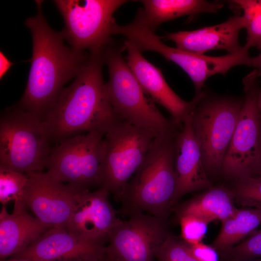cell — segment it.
I'll return each mask as SVG.
<instances>
[{"mask_svg": "<svg viewBox=\"0 0 261 261\" xmlns=\"http://www.w3.org/2000/svg\"><path fill=\"white\" fill-rule=\"evenodd\" d=\"M36 3L37 14L25 21L32 36V55L26 87L18 104L44 121L64 85L76 77L90 53L66 45L62 32L52 29L44 17L43 1Z\"/></svg>", "mask_w": 261, "mask_h": 261, "instance_id": "obj_1", "label": "cell"}, {"mask_svg": "<svg viewBox=\"0 0 261 261\" xmlns=\"http://www.w3.org/2000/svg\"><path fill=\"white\" fill-rule=\"evenodd\" d=\"M102 53L89 54L72 83L63 88L43 121L51 142L88 132L104 135L123 121L107 93Z\"/></svg>", "mask_w": 261, "mask_h": 261, "instance_id": "obj_2", "label": "cell"}, {"mask_svg": "<svg viewBox=\"0 0 261 261\" xmlns=\"http://www.w3.org/2000/svg\"><path fill=\"white\" fill-rule=\"evenodd\" d=\"M177 135L155 139L124 191L121 202L122 210L126 214L146 212L166 219L174 208L176 187L174 158Z\"/></svg>", "mask_w": 261, "mask_h": 261, "instance_id": "obj_3", "label": "cell"}, {"mask_svg": "<svg viewBox=\"0 0 261 261\" xmlns=\"http://www.w3.org/2000/svg\"><path fill=\"white\" fill-rule=\"evenodd\" d=\"M102 54L109 72L106 91L118 116L150 132L155 138L176 135L181 126L160 113L129 68L121 49L113 44L106 47Z\"/></svg>", "mask_w": 261, "mask_h": 261, "instance_id": "obj_4", "label": "cell"}, {"mask_svg": "<svg viewBox=\"0 0 261 261\" xmlns=\"http://www.w3.org/2000/svg\"><path fill=\"white\" fill-rule=\"evenodd\" d=\"M51 142L43 121L18 104L1 112L0 166L24 174L43 172Z\"/></svg>", "mask_w": 261, "mask_h": 261, "instance_id": "obj_5", "label": "cell"}, {"mask_svg": "<svg viewBox=\"0 0 261 261\" xmlns=\"http://www.w3.org/2000/svg\"><path fill=\"white\" fill-rule=\"evenodd\" d=\"M244 100L207 96L192 112V126L208 176L221 173L223 161L236 127Z\"/></svg>", "mask_w": 261, "mask_h": 261, "instance_id": "obj_6", "label": "cell"}, {"mask_svg": "<svg viewBox=\"0 0 261 261\" xmlns=\"http://www.w3.org/2000/svg\"><path fill=\"white\" fill-rule=\"evenodd\" d=\"M104 135L88 132L61 140L52 147L46 172L79 190L102 186Z\"/></svg>", "mask_w": 261, "mask_h": 261, "instance_id": "obj_7", "label": "cell"}, {"mask_svg": "<svg viewBox=\"0 0 261 261\" xmlns=\"http://www.w3.org/2000/svg\"><path fill=\"white\" fill-rule=\"evenodd\" d=\"M126 0H54L64 22L61 31L74 49L102 52L114 44L111 36L113 14Z\"/></svg>", "mask_w": 261, "mask_h": 261, "instance_id": "obj_8", "label": "cell"}, {"mask_svg": "<svg viewBox=\"0 0 261 261\" xmlns=\"http://www.w3.org/2000/svg\"><path fill=\"white\" fill-rule=\"evenodd\" d=\"M155 137L150 132L122 121L104 135L102 186L121 201L124 191L144 160Z\"/></svg>", "mask_w": 261, "mask_h": 261, "instance_id": "obj_9", "label": "cell"}, {"mask_svg": "<svg viewBox=\"0 0 261 261\" xmlns=\"http://www.w3.org/2000/svg\"><path fill=\"white\" fill-rule=\"evenodd\" d=\"M259 77L255 69L243 79L244 102L221 169L223 175L232 181L257 175L261 131L257 105Z\"/></svg>", "mask_w": 261, "mask_h": 261, "instance_id": "obj_10", "label": "cell"}, {"mask_svg": "<svg viewBox=\"0 0 261 261\" xmlns=\"http://www.w3.org/2000/svg\"><path fill=\"white\" fill-rule=\"evenodd\" d=\"M128 215L108 233L106 256L110 261H155L157 248L170 234L166 219L140 211Z\"/></svg>", "mask_w": 261, "mask_h": 261, "instance_id": "obj_11", "label": "cell"}, {"mask_svg": "<svg viewBox=\"0 0 261 261\" xmlns=\"http://www.w3.org/2000/svg\"><path fill=\"white\" fill-rule=\"evenodd\" d=\"M140 46L142 51L158 53L181 68L193 82L195 97L203 94L204 83L209 77L218 73L225 75L231 68L239 65L251 66L252 57L249 56L248 50L244 46L243 50L238 53L219 57L208 56L167 46L160 37L148 31L142 37Z\"/></svg>", "mask_w": 261, "mask_h": 261, "instance_id": "obj_12", "label": "cell"}, {"mask_svg": "<svg viewBox=\"0 0 261 261\" xmlns=\"http://www.w3.org/2000/svg\"><path fill=\"white\" fill-rule=\"evenodd\" d=\"M23 201L35 217L52 228L67 230L79 190L58 182L46 172L27 173Z\"/></svg>", "mask_w": 261, "mask_h": 261, "instance_id": "obj_13", "label": "cell"}, {"mask_svg": "<svg viewBox=\"0 0 261 261\" xmlns=\"http://www.w3.org/2000/svg\"><path fill=\"white\" fill-rule=\"evenodd\" d=\"M106 243L83 239L66 229L52 228L10 258L31 261H93L105 256Z\"/></svg>", "mask_w": 261, "mask_h": 261, "instance_id": "obj_14", "label": "cell"}, {"mask_svg": "<svg viewBox=\"0 0 261 261\" xmlns=\"http://www.w3.org/2000/svg\"><path fill=\"white\" fill-rule=\"evenodd\" d=\"M109 193L102 187L80 191L67 231L83 239L107 242L108 233L121 221L109 201Z\"/></svg>", "mask_w": 261, "mask_h": 261, "instance_id": "obj_15", "label": "cell"}, {"mask_svg": "<svg viewBox=\"0 0 261 261\" xmlns=\"http://www.w3.org/2000/svg\"><path fill=\"white\" fill-rule=\"evenodd\" d=\"M123 48L127 51V65L142 88L155 103L170 113L175 123L181 126L203 96L195 97L189 102L182 100L168 86L160 69L145 58L133 44L126 40Z\"/></svg>", "mask_w": 261, "mask_h": 261, "instance_id": "obj_16", "label": "cell"}, {"mask_svg": "<svg viewBox=\"0 0 261 261\" xmlns=\"http://www.w3.org/2000/svg\"><path fill=\"white\" fill-rule=\"evenodd\" d=\"M174 170L176 187L174 205L184 195L213 186L205 170L192 126V113L184 121L175 140Z\"/></svg>", "mask_w": 261, "mask_h": 261, "instance_id": "obj_17", "label": "cell"}, {"mask_svg": "<svg viewBox=\"0 0 261 261\" xmlns=\"http://www.w3.org/2000/svg\"><path fill=\"white\" fill-rule=\"evenodd\" d=\"M245 27L243 15L235 14L218 25L192 31L168 33L160 39L172 41L176 48L191 53L203 55L208 51L221 49L236 53L244 49L239 43V35Z\"/></svg>", "mask_w": 261, "mask_h": 261, "instance_id": "obj_18", "label": "cell"}, {"mask_svg": "<svg viewBox=\"0 0 261 261\" xmlns=\"http://www.w3.org/2000/svg\"><path fill=\"white\" fill-rule=\"evenodd\" d=\"M24 201L14 202L13 213L2 206L0 213V259H6L23 250L52 228L32 216Z\"/></svg>", "mask_w": 261, "mask_h": 261, "instance_id": "obj_19", "label": "cell"}, {"mask_svg": "<svg viewBox=\"0 0 261 261\" xmlns=\"http://www.w3.org/2000/svg\"><path fill=\"white\" fill-rule=\"evenodd\" d=\"M144 8L137 14L154 32L163 22L187 15L216 13L224 6L219 1L204 0H142Z\"/></svg>", "mask_w": 261, "mask_h": 261, "instance_id": "obj_20", "label": "cell"}, {"mask_svg": "<svg viewBox=\"0 0 261 261\" xmlns=\"http://www.w3.org/2000/svg\"><path fill=\"white\" fill-rule=\"evenodd\" d=\"M232 193L223 186L212 187L175 207L177 217L194 215L210 222L218 219L221 222L233 215L238 210Z\"/></svg>", "mask_w": 261, "mask_h": 261, "instance_id": "obj_21", "label": "cell"}, {"mask_svg": "<svg viewBox=\"0 0 261 261\" xmlns=\"http://www.w3.org/2000/svg\"><path fill=\"white\" fill-rule=\"evenodd\" d=\"M260 225L261 208H239L233 215L221 222L219 232L211 246L220 255L255 232Z\"/></svg>", "mask_w": 261, "mask_h": 261, "instance_id": "obj_22", "label": "cell"}, {"mask_svg": "<svg viewBox=\"0 0 261 261\" xmlns=\"http://www.w3.org/2000/svg\"><path fill=\"white\" fill-rule=\"evenodd\" d=\"M243 11L246 21V42L245 47L249 50L261 46V0H234L230 1Z\"/></svg>", "mask_w": 261, "mask_h": 261, "instance_id": "obj_23", "label": "cell"}, {"mask_svg": "<svg viewBox=\"0 0 261 261\" xmlns=\"http://www.w3.org/2000/svg\"><path fill=\"white\" fill-rule=\"evenodd\" d=\"M28 181L27 174L0 166V202L2 206H6L12 201L23 200Z\"/></svg>", "mask_w": 261, "mask_h": 261, "instance_id": "obj_24", "label": "cell"}, {"mask_svg": "<svg viewBox=\"0 0 261 261\" xmlns=\"http://www.w3.org/2000/svg\"><path fill=\"white\" fill-rule=\"evenodd\" d=\"M230 188L235 203L242 207L261 208V176L233 180Z\"/></svg>", "mask_w": 261, "mask_h": 261, "instance_id": "obj_25", "label": "cell"}, {"mask_svg": "<svg viewBox=\"0 0 261 261\" xmlns=\"http://www.w3.org/2000/svg\"><path fill=\"white\" fill-rule=\"evenodd\" d=\"M155 261H198L188 244L170 233L157 248Z\"/></svg>", "mask_w": 261, "mask_h": 261, "instance_id": "obj_26", "label": "cell"}, {"mask_svg": "<svg viewBox=\"0 0 261 261\" xmlns=\"http://www.w3.org/2000/svg\"><path fill=\"white\" fill-rule=\"evenodd\" d=\"M225 261H242L261 258V229L219 255Z\"/></svg>", "mask_w": 261, "mask_h": 261, "instance_id": "obj_27", "label": "cell"}, {"mask_svg": "<svg viewBox=\"0 0 261 261\" xmlns=\"http://www.w3.org/2000/svg\"><path fill=\"white\" fill-rule=\"evenodd\" d=\"M181 227V238L187 244L194 245L202 242L210 223L207 220L194 215L178 217Z\"/></svg>", "mask_w": 261, "mask_h": 261, "instance_id": "obj_28", "label": "cell"}, {"mask_svg": "<svg viewBox=\"0 0 261 261\" xmlns=\"http://www.w3.org/2000/svg\"><path fill=\"white\" fill-rule=\"evenodd\" d=\"M188 245L191 253L198 261H220L218 253L211 246L207 245L202 242L194 245Z\"/></svg>", "mask_w": 261, "mask_h": 261, "instance_id": "obj_29", "label": "cell"}, {"mask_svg": "<svg viewBox=\"0 0 261 261\" xmlns=\"http://www.w3.org/2000/svg\"><path fill=\"white\" fill-rule=\"evenodd\" d=\"M0 77L1 79L13 64V63L11 62L3 53L0 51Z\"/></svg>", "mask_w": 261, "mask_h": 261, "instance_id": "obj_30", "label": "cell"}, {"mask_svg": "<svg viewBox=\"0 0 261 261\" xmlns=\"http://www.w3.org/2000/svg\"><path fill=\"white\" fill-rule=\"evenodd\" d=\"M261 52L259 55L255 57H252L251 67L255 68L257 70L259 77L261 76V46L259 49Z\"/></svg>", "mask_w": 261, "mask_h": 261, "instance_id": "obj_31", "label": "cell"}, {"mask_svg": "<svg viewBox=\"0 0 261 261\" xmlns=\"http://www.w3.org/2000/svg\"><path fill=\"white\" fill-rule=\"evenodd\" d=\"M261 176V131L260 140V156L257 175L256 177Z\"/></svg>", "mask_w": 261, "mask_h": 261, "instance_id": "obj_32", "label": "cell"}, {"mask_svg": "<svg viewBox=\"0 0 261 261\" xmlns=\"http://www.w3.org/2000/svg\"><path fill=\"white\" fill-rule=\"evenodd\" d=\"M0 261H31L29 260L28 259H24V258H10L9 259H6L0 260Z\"/></svg>", "mask_w": 261, "mask_h": 261, "instance_id": "obj_33", "label": "cell"}, {"mask_svg": "<svg viewBox=\"0 0 261 261\" xmlns=\"http://www.w3.org/2000/svg\"><path fill=\"white\" fill-rule=\"evenodd\" d=\"M257 105L259 112L261 114V88L260 89L257 99Z\"/></svg>", "mask_w": 261, "mask_h": 261, "instance_id": "obj_34", "label": "cell"}, {"mask_svg": "<svg viewBox=\"0 0 261 261\" xmlns=\"http://www.w3.org/2000/svg\"><path fill=\"white\" fill-rule=\"evenodd\" d=\"M220 261H225V260H221L220 259ZM261 261V258L253 259L246 260V261Z\"/></svg>", "mask_w": 261, "mask_h": 261, "instance_id": "obj_35", "label": "cell"}, {"mask_svg": "<svg viewBox=\"0 0 261 261\" xmlns=\"http://www.w3.org/2000/svg\"><path fill=\"white\" fill-rule=\"evenodd\" d=\"M93 261H110L109 260V259L107 257V256L105 255L103 258L99 260Z\"/></svg>", "mask_w": 261, "mask_h": 261, "instance_id": "obj_36", "label": "cell"}, {"mask_svg": "<svg viewBox=\"0 0 261 261\" xmlns=\"http://www.w3.org/2000/svg\"></svg>", "mask_w": 261, "mask_h": 261, "instance_id": "obj_37", "label": "cell"}]
</instances>
